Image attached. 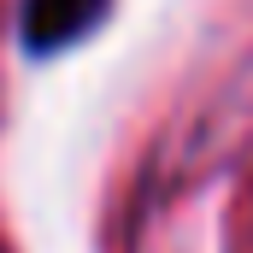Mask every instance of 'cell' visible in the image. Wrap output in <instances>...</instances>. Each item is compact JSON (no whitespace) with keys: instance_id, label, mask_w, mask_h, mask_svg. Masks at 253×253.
Listing matches in <instances>:
<instances>
[{"instance_id":"obj_1","label":"cell","mask_w":253,"mask_h":253,"mask_svg":"<svg viewBox=\"0 0 253 253\" xmlns=\"http://www.w3.org/2000/svg\"><path fill=\"white\" fill-rule=\"evenodd\" d=\"M112 0H24V47L36 59L65 53L71 42H83L100 18H106Z\"/></svg>"}]
</instances>
